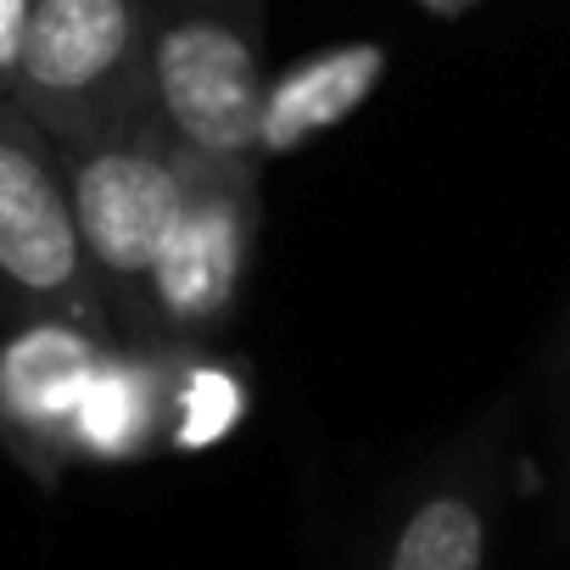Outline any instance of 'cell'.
Here are the masks:
<instances>
[{"instance_id": "cell-1", "label": "cell", "mask_w": 570, "mask_h": 570, "mask_svg": "<svg viewBox=\"0 0 570 570\" xmlns=\"http://www.w3.org/2000/svg\"><path fill=\"white\" fill-rule=\"evenodd\" d=\"M57 157H62L73 224H79L90 274L101 285L112 336L129 342L135 320H140L151 252H157L163 224L179 207V190L190 174V151L157 118V107H140L90 135L57 140Z\"/></svg>"}, {"instance_id": "cell-2", "label": "cell", "mask_w": 570, "mask_h": 570, "mask_svg": "<svg viewBox=\"0 0 570 570\" xmlns=\"http://www.w3.org/2000/svg\"><path fill=\"white\" fill-rule=\"evenodd\" d=\"M146 79L185 151L263 163V0H146Z\"/></svg>"}, {"instance_id": "cell-3", "label": "cell", "mask_w": 570, "mask_h": 570, "mask_svg": "<svg viewBox=\"0 0 570 570\" xmlns=\"http://www.w3.org/2000/svg\"><path fill=\"white\" fill-rule=\"evenodd\" d=\"M263 235V163L196 157L146 268L129 342H218L240 308Z\"/></svg>"}, {"instance_id": "cell-4", "label": "cell", "mask_w": 570, "mask_h": 570, "mask_svg": "<svg viewBox=\"0 0 570 570\" xmlns=\"http://www.w3.org/2000/svg\"><path fill=\"white\" fill-rule=\"evenodd\" d=\"M0 303L7 314H57L112 336L57 140L12 96H0Z\"/></svg>"}, {"instance_id": "cell-5", "label": "cell", "mask_w": 570, "mask_h": 570, "mask_svg": "<svg viewBox=\"0 0 570 570\" xmlns=\"http://www.w3.org/2000/svg\"><path fill=\"white\" fill-rule=\"evenodd\" d=\"M7 96L51 140L151 107L146 0H35Z\"/></svg>"}, {"instance_id": "cell-6", "label": "cell", "mask_w": 570, "mask_h": 570, "mask_svg": "<svg viewBox=\"0 0 570 570\" xmlns=\"http://www.w3.org/2000/svg\"><path fill=\"white\" fill-rule=\"evenodd\" d=\"M107 347L112 336L57 314H12L0 331V448L35 487L79 464V409Z\"/></svg>"}, {"instance_id": "cell-7", "label": "cell", "mask_w": 570, "mask_h": 570, "mask_svg": "<svg viewBox=\"0 0 570 570\" xmlns=\"http://www.w3.org/2000/svg\"><path fill=\"white\" fill-rule=\"evenodd\" d=\"M492 475L481 448L442 459L375 542L370 570H487Z\"/></svg>"}, {"instance_id": "cell-8", "label": "cell", "mask_w": 570, "mask_h": 570, "mask_svg": "<svg viewBox=\"0 0 570 570\" xmlns=\"http://www.w3.org/2000/svg\"><path fill=\"white\" fill-rule=\"evenodd\" d=\"M179 342H112L79 409V464H140L168 453Z\"/></svg>"}, {"instance_id": "cell-9", "label": "cell", "mask_w": 570, "mask_h": 570, "mask_svg": "<svg viewBox=\"0 0 570 570\" xmlns=\"http://www.w3.org/2000/svg\"><path fill=\"white\" fill-rule=\"evenodd\" d=\"M386 73V51L375 46H347L314 62H297L292 73H274L263 85V129H257V151L263 163L303 146L308 135L342 124Z\"/></svg>"}, {"instance_id": "cell-10", "label": "cell", "mask_w": 570, "mask_h": 570, "mask_svg": "<svg viewBox=\"0 0 570 570\" xmlns=\"http://www.w3.org/2000/svg\"><path fill=\"white\" fill-rule=\"evenodd\" d=\"M246 414V381L229 358L213 353V342H179L174 347V414H168V453L213 448L235 431Z\"/></svg>"}, {"instance_id": "cell-11", "label": "cell", "mask_w": 570, "mask_h": 570, "mask_svg": "<svg viewBox=\"0 0 570 570\" xmlns=\"http://www.w3.org/2000/svg\"><path fill=\"white\" fill-rule=\"evenodd\" d=\"M29 18H35V0H0V96L12 90V73H18V51H23Z\"/></svg>"}, {"instance_id": "cell-12", "label": "cell", "mask_w": 570, "mask_h": 570, "mask_svg": "<svg viewBox=\"0 0 570 570\" xmlns=\"http://www.w3.org/2000/svg\"><path fill=\"white\" fill-rule=\"evenodd\" d=\"M425 12H436V18H459V12H470L475 0H420Z\"/></svg>"}, {"instance_id": "cell-13", "label": "cell", "mask_w": 570, "mask_h": 570, "mask_svg": "<svg viewBox=\"0 0 570 570\" xmlns=\"http://www.w3.org/2000/svg\"><path fill=\"white\" fill-rule=\"evenodd\" d=\"M553 358H559V370L570 375V314H564V325H559V353H553Z\"/></svg>"}]
</instances>
